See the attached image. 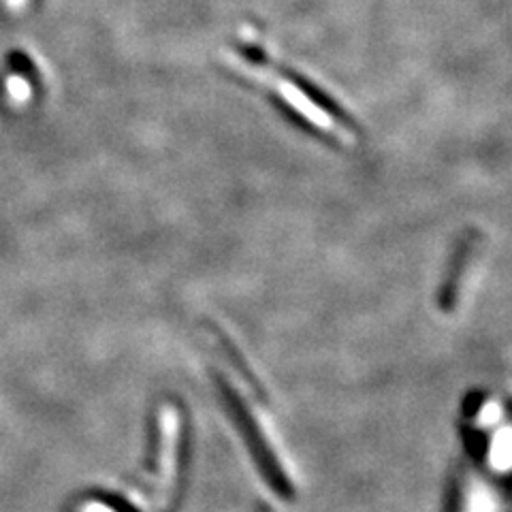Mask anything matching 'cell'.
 Here are the masks:
<instances>
[{
	"label": "cell",
	"mask_w": 512,
	"mask_h": 512,
	"mask_svg": "<svg viewBox=\"0 0 512 512\" xmlns=\"http://www.w3.org/2000/svg\"><path fill=\"white\" fill-rule=\"evenodd\" d=\"M224 58L235 73L263 88L271 101L278 103L299 126L327 141L329 146L344 150L359 143L361 131L348 111L312 84L306 75L288 69L280 58L269 54L256 37L237 41Z\"/></svg>",
	"instance_id": "cell-1"
},
{
	"label": "cell",
	"mask_w": 512,
	"mask_h": 512,
	"mask_svg": "<svg viewBox=\"0 0 512 512\" xmlns=\"http://www.w3.org/2000/svg\"><path fill=\"white\" fill-rule=\"evenodd\" d=\"M182 453V421L173 406L158 412L156 442L152 446V463L146 474L128 495L131 512H169L178 489Z\"/></svg>",
	"instance_id": "cell-2"
},
{
	"label": "cell",
	"mask_w": 512,
	"mask_h": 512,
	"mask_svg": "<svg viewBox=\"0 0 512 512\" xmlns=\"http://www.w3.org/2000/svg\"><path fill=\"white\" fill-rule=\"evenodd\" d=\"M254 512H271V508H269L267 504H261V506H259V508H256Z\"/></svg>",
	"instance_id": "cell-4"
},
{
	"label": "cell",
	"mask_w": 512,
	"mask_h": 512,
	"mask_svg": "<svg viewBox=\"0 0 512 512\" xmlns=\"http://www.w3.org/2000/svg\"><path fill=\"white\" fill-rule=\"evenodd\" d=\"M216 380H218V389H220L224 404H227V412L231 416V421L235 423L239 434H242L248 453L252 455L263 480L280 495L282 500L293 502L295 495H297L293 480L288 478L286 470L282 468V463H280L276 451L271 448L267 436L263 434L259 421L254 419V414H252L250 406L246 404V399L237 393V389L233 387L229 378L224 374L216 372Z\"/></svg>",
	"instance_id": "cell-3"
}]
</instances>
